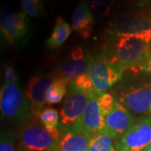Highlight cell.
Here are the masks:
<instances>
[{"instance_id": "6da1fadb", "label": "cell", "mask_w": 151, "mask_h": 151, "mask_svg": "<svg viewBox=\"0 0 151 151\" xmlns=\"http://www.w3.org/2000/svg\"><path fill=\"white\" fill-rule=\"evenodd\" d=\"M0 108L4 118L16 124L29 123L35 117L30 103L18 82L4 83L2 86Z\"/></svg>"}, {"instance_id": "7a4b0ae2", "label": "cell", "mask_w": 151, "mask_h": 151, "mask_svg": "<svg viewBox=\"0 0 151 151\" xmlns=\"http://www.w3.org/2000/svg\"><path fill=\"white\" fill-rule=\"evenodd\" d=\"M151 55V40L141 36H120L114 60L124 68L140 67Z\"/></svg>"}, {"instance_id": "3957f363", "label": "cell", "mask_w": 151, "mask_h": 151, "mask_svg": "<svg viewBox=\"0 0 151 151\" xmlns=\"http://www.w3.org/2000/svg\"><path fill=\"white\" fill-rule=\"evenodd\" d=\"M92 92H83L76 88L70 81L67 97L60 110L59 129L60 131L68 129L80 124L81 117L89 102Z\"/></svg>"}, {"instance_id": "277c9868", "label": "cell", "mask_w": 151, "mask_h": 151, "mask_svg": "<svg viewBox=\"0 0 151 151\" xmlns=\"http://www.w3.org/2000/svg\"><path fill=\"white\" fill-rule=\"evenodd\" d=\"M124 67L114 58L100 57L94 60L88 74L92 79L94 91L97 95L104 93L122 78Z\"/></svg>"}, {"instance_id": "5b68a950", "label": "cell", "mask_w": 151, "mask_h": 151, "mask_svg": "<svg viewBox=\"0 0 151 151\" xmlns=\"http://www.w3.org/2000/svg\"><path fill=\"white\" fill-rule=\"evenodd\" d=\"M114 97L131 114L148 113L151 107V83L131 85L119 91Z\"/></svg>"}, {"instance_id": "8992f818", "label": "cell", "mask_w": 151, "mask_h": 151, "mask_svg": "<svg viewBox=\"0 0 151 151\" xmlns=\"http://www.w3.org/2000/svg\"><path fill=\"white\" fill-rule=\"evenodd\" d=\"M150 144L151 117H141L119 139L116 148L118 151H145Z\"/></svg>"}, {"instance_id": "52a82bcc", "label": "cell", "mask_w": 151, "mask_h": 151, "mask_svg": "<svg viewBox=\"0 0 151 151\" xmlns=\"http://www.w3.org/2000/svg\"><path fill=\"white\" fill-rule=\"evenodd\" d=\"M1 32L11 45L21 41L29 32V19L24 12H14L5 6L1 10Z\"/></svg>"}, {"instance_id": "ba28073f", "label": "cell", "mask_w": 151, "mask_h": 151, "mask_svg": "<svg viewBox=\"0 0 151 151\" xmlns=\"http://www.w3.org/2000/svg\"><path fill=\"white\" fill-rule=\"evenodd\" d=\"M23 150L30 151H56L58 141L45 129L42 124L27 123L20 134Z\"/></svg>"}, {"instance_id": "9c48e42d", "label": "cell", "mask_w": 151, "mask_h": 151, "mask_svg": "<svg viewBox=\"0 0 151 151\" xmlns=\"http://www.w3.org/2000/svg\"><path fill=\"white\" fill-rule=\"evenodd\" d=\"M111 29L118 37L141 36L151 40L150 20L140 14H128L120 16L112 24Z\"/></svg>"}, {"instance_id": "30bf717a", "label": "cell", "mask_w": 151, "mask_h": 151, "mask_svg": "<svg viewBox=\"0 0 151 151\" xmlns=\"http://www.w3.org/2000/svg\"><path fill=\"white\" fill-rule=\"evenodd\" d=\"M133 115L115 100L113 109L104 117V132L112 139H121L134 123Z\"/></svg>"}, {"instance_id": "8fae6325", "label": "cell", "mask_w": 151, "mask_h": 151, "mask_svg": "<svg viewBox=\"0 0 151 151\" xmlns=\"http://www.w3.org/2000/svg\"><path fill=\"white\" fill-rule=\"evenodd\" d=\"M54 77L53 76L37 75L33 76L29 82L25 95L30 103L35 117L39 118L45 105L47 103L46 94Z\"/></svg>"}, {"instance_id": "7c38bea8", "label": "cell", "mask_w": 151, "mask_h": 151, "mask_svg": "<svg viewBox=\"0 0 151 151\" xmlns=\"http://www.w3.org/2000/svg\"><path fill=\"white\" fill-rule=\"evenodd\" d=\"M78 126L90 139L104 131V117L97 100V94H92Z\"/></svg>"}, {"instance_id": "4fadbf2b", "label": "cell", "mask_w": 151, "mask_h": 151, "mask_svg": "<svg viewBox=\"0 0 151 151\" xmlns=\"http://www.w3.org/2000/svg\"><path fill=\"white\" fill-rule=\"evenodd\" d=\"M94 24V17L87 1L81 0L73 13L71 27L81 37L89 39L92 36Z\"/></svg>"}, {"instance_id": "5bb4252c", "label": "cell", "mask_w": 151, "mask_h": 151, "mask_svg": "<svg viewBox=\"0 0 151 151\" xmlns=\"http://www.w3.org/2000/svg\"><path fill=\"white\" fill-rule=\"evenodd\" d=\"M61 132L56 151H88L91 139L78 126Z\"/></svg>"}, {"instance_id": "9a60e30c", "label": "cell", "mask_w": 151, "mask_h": 151, "mask_svg": "<svg viewBox=\"0 0 151 151\" xmlns=\"http://www.w3.org/2000/svg\"><path fill=\"white\" fill-rule=\"evenodd\" d=\"M93 61L94 59L91 56H85L82 59L70 58V60L61 65L59 76L68 81H74L77 77L89 72Z\"/></svg>"}, {"instance_id": "2e32d148", "label": "cell", "mask_w": 151, "mask_h": 151, "mask_svg": "<svg viewBox=\"0 0 151 151\" xmlns=\"http://www.w3.org/2000/svg\"><path fill=\"white\" fill-rule=\"evenodd\" d=\"M71 34V27L62 17H58L50 36L46 41L49 48L57 49L69 38Z\"/></svg>"}, {"instance_id": "e0dca14e", "label": "cell", "mask_w": 151, "mask_h": 151, "mask_svg": "<svg viewBox=\"0 0 151 151\" xmlns=\"http://www.w3.org/2000/svg\"><path fill=\"white\" fill-rule=\"evenodd\" d=\"M39 119L43 125L45 129L54 138L55 140L59 141L62 132L59 129V113L58 111L53 108H44L40 113Z\"/></svg>"}, {"instance_id": "ac0fdd59", "label": "cell", "mask_w": 151, "mask_h": 151, "mask_svg": "<svg viewBox=\"0 0 151 151\" xmlns=\"http://www.w3.org/2000/svg\"><path fill=\"white\" fill-rule=\"evenodd\" d=\"M70 81L60 77L59 76H55L52 84L47 91L46 94V103L49 105L56 104L61 102L63 97L68 92L67 85Z\"/></svg>"}, {"instance_id": "d6986e66", "label": "cell", "mask_w": 151, "mask_h": 151, "mask_svg": "<svg viewBox=\"0 0 151 151\" xmlns=\"http://www.w3.org/2000/svg\"><path fill=\"white\" fill-rule=\"evenodd\" d=\"M88 151H118L114 146L113 139L106 133L102 132L90 139Z\"/></svg>"}, {"instance_id": "ffe728a7", "label": "cell", "mask_w": 151, "mask_h": 151, "mask_svg": "<svg viewBox=\"0 0 151 151\" xmlns=\"http://www.w3.org/2000/svg\"><path fill=\"white\" fill-rule=\"evenodd\" d=\"M21 8L24 13L34 18L40 17L44 14L42 0H21Z\"/></svg>"}, {"instance_id": "44dd1931", "label": "cell", "mask_w": 151, "mask_h": 151, "mask_svg": "<svg viewBox=\"0 0 151 151\" xmlns=\"http://www.w3.org/2000/svg\"><path fill=\"white\" fill-rule=\"evenodd\" d=\"M90 8L95 13L103 16H108L114 0H86Z\"/></svg>"}, {"instance_id": "7402d4cb", "label": "cell", "mask_w": 151, "mask_h": 151, "mask_svg": "<svg viewBox=\"0 0 151 151\" xmlns=\"http://www.w3.org/2000/svg\"><path fill=\"white\" fill-rule=\"evenodd\" d=\"M97 100L103 117H105L113 109L115 103V97L110 93L104 92L100 95H97Z\"/></svg>"}, {"instance_id": "603a6c76", "label": "cell", "mask_w": 151, "mask_h": 151, "mask_svg": "<svg viewBox=\"0 0 151 151\" xmlns=\"http://www.w3.org/2000/svg\"><path fill=\"white\" fill-rule=\"evenodd\" d=\"M71 82L74 84V86L76 88H78L81 91H83V92H92V91H94L92 79H91L88 73L77 77L76 80L72 81Z\"/></svg>"}, {"instance_id": "cb8c5ba5", "label": "cell", "mask_w": 151, "mask_h": 151, "mask_svg": "<svg viewBox=\"0 0 151 151\" xmlns=\"http://www.w3.org/2000/svg\"><path fill=\"white\" fill-rule=\"evenodd\" d=\"M14 136L11 132H4L1 134L0 151H16Z\"/></svg>"}, {"instance_id": "d4e9b609", "label": "cell", "mask_w": 151, "mask_h": 151, "mask_svg": "<svg viewBox=\"0 0 151 151\" xmlns=\"http://www.w3.org/2000/svg\"><path fill=\"white\" fill-rule=\"evenodd\" d=\"M18 75L13 66L9 65L4 69V83H17Z\"/></svg>"}, {"instance_id": "484cf974", "label": "cell", "mask_w": 151, "mask_h": 151, "mask_svg": "<svg viewBox=\"0 0 151 151\" xmlns=\"http://www.w3.org/2000/svg\"><path fill=\"white\" fill-rule=\"evenodd\" d=\"M140 70L145 71L146 73H149V74H151V55L149 57V59L146 60L145 62L141 65Z\"/></svg>"}, {"instance_id": "4316f807", "label": "cell", "mask_w": 151, "mask_h": 151, "mask_svg": "<svg viewBox=\"0 0 151 151\" xmlns=\"http://www.w3.org/2000/svg\"><path fill=\"white\" fill-rule=\"evenodd\" d=\"M130 4H137V5H143L145 4L148 0H127Z\"/></svg>"}, {"instance_id": "83f0119b", "label": "cell", "mask_w": 151, "mask_h": 151, "mask_svg": "<svg viewBox=\"0 0 151 151\" xmlns=\"http://www.w3.org/2000/svg\"><path fill=\"white\" fill-rule=\"evenodd\" d=\"M145 151H151V144L150 145L148 146L147 148H146L145 150Z\"/></svg>"}, {"instance_id": "f1b7e54d", "label": "cell", "mask_w": 151, "mask_h": 151, "mask_svg": "<svg viewBox=\"0 0 151 151\" xmlns=\"http://www.w3.org/2000/svg\"><path fill=\"white\" fill-rule=\"evenodd\" d=\"M21 151H30V150H23V149H22Z\"/></svg>"}, {"instance_id": "f546056e", "label": "cell", "mask_w": 151, "mask_h": 151, "mask_svg": "<svg viewBox=\"0 0 151 151\" xmlns=\"http://www.w3.org/2000/svg\"><path fill=\"white\" fill-rule=\"evenodd\" d=\"M150 113L151 114V107H150Z\"/></svg>"}]
</instances>
